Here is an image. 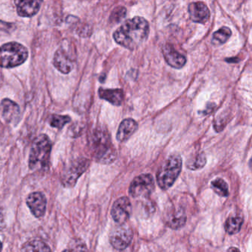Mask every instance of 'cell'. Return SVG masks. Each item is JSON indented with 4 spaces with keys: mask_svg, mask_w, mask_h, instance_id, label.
<instances>
[{
    "mask_svg": "<svg viewBox=\"0 0 252 252\" xmlns=\"http://www.w3.org/2000/svg\"><path fill=\"white\" fill-rule=\"evenodd\" d=\"M167 226L173 229L183 227L186 222V216L183 209H176L169 213L165 220Z\"/></svg>",
    "mask_w": 252,
    "mask_h": 252,
    "instance_id": "18",
    "label": "cell"
},
{
    "mask_svg": "<svg viewBox=\"0 0 252 252\" xmlns=\"http://www.w3.org/2000/svg\"><path fill=\"white\" fill-rule=\"evenodd\" d=\"M17 13L22 17H31L38 13L43 0H14Z\"/></svg>",
    "mask_w": 252,
    "mask_h": 252,
    "instance_id": "13",
    "label": "cell"
},
{
    "mask_svg": "<svg viewBox=\"0 0 252 252\" xmlns=\"http://www.w3.org/2000/svg\"><path fill=\"white\" fill-rule=\"evenodd\" d=\"M1 242H0V252H1Z\"/></svg>",
    "mask_w": 252,
    "mask_h": 252,
    "instance_id": "30",
    "label": "cell"
},
{
    "mask_svg": "<svg viewBox=\"0 0 252 252\" xmlns=\"http://www.w3.org/2000/svg\"><path fill=\"white\" fill-rule=\"evenodd\" d=\"M127 15V9L122 6L114 9L110 16V21L112 23H118L121 22Z\"/></svg>",
    "mask_w": 252,
    "mask_h": 252,
    "instance_id": "25",
    "label": "cell"
},
{
    "mask_svg": "<svg viewBox=\"0 0 252 252\" xmlns=\"http://www.w3.org/2000/svg\"><path fill=\"white\" fill-rule=\"evenodd\" d=\"M244 223V219L241 216H231L226 220L225 229L229 235H235L241 231Z\"/></svg>",
    "mask_w": 252,
    "mask_h": 252,
    "instance_id": "19",
    "label": "cell"
},
{
    "mask_svg": "<svg viewBox=\"0 0 252 252\" xmlns=\"http://www.w3.org/2000/svg\"><path fill=\"white\" fill-rule=\"evenodd\" d=\"M227 252H241L238 249L235 248V247H231L230 249H229Z\"/></svg>",
    "mask_w": 252,
    "mask_h": 252,
    "instance_id": "28",
    "label": "cell"
},
{
    "mask_svg": "<svg viewBox=\"0 0 252 252\" xmlns=\"http://www.w3.org/2000/svg\"><path fill=\"white\" fill-rule=\"evenodd\" d=\"M90 148L98 162L109 164L115 159V148L112 146L109 134L104 129L97 128L92 133Z\"/></svg>",
    "mask_w": 252,
    "mask_h": 252,
    "instance_id": "2",
    "label": "cell"
},
{
    "mask_svg": "<svg viewBox=\"0 0 252 252\" xmlns=\"http://www.w3.org/2000/svg\"><path fill=\"white\" fill-rule=\"evenodd\" d=\"M1 116L6 123L16 126L20 121V109L19 105L10 99H3L0 103Z\"/></svg>",
    "mask_w": 252,
    "mask_h": 252,
    "instance_id": "11",
    "label": "cell"
},
{
    "mask_svg": "<svg viewBox=\"0 0 252 252\" xmlns=\"http://www.w3.org/2000/svg\"><path fill=\"white\" fill-rule=\"evenodd\" d=\"M99 97L101 99L109 102L113 106H121L124 100V93L120 89H103L99 90Z\"/></svg>",
    "mask_w": 252,
    "mask_h": 252,
    "instance_id": "17",
    "label": "cell"
},
{
    "mask_svg": "<svg viewBox=\"0 0 252 252\" xmlns=\"http://www.w3.org/2000/svg\"><path fill=\"white\" fill-rule=\"evenodd\" d=\"M189 17L195 23L204 24L210 17V11L205 3L196 1L189 5Z\"/></svg>",
    "mask_w": 252,
    "mask_h": 252,
    "instance_id": "14",
    "label": "cell"
},
{
    "mask_svg": "<svg viewBox=\"0 0 252 252\" xmlns=\"http://www.w3.org/2000/svg\"><path fill=\"white\" fill-rule=\"evenodd\" d=\"M52 143L48 136L41 134L36 138L31 146L29 157V167L31 170H39L48 166Z\"/></svg>",
    "mask_w": 252,
    "mask_h": 252,
    "instance_id": "3",
    "label": "cell"
},
{
    "mask_svg": "<svg viewBox=\"0 0 252 252\" xmlns=\"http://www.w3.org/2000/svg\"><path fill=\"white\" fill-rule=\"evenodd\" d=\"M28 50L25 46L18 42H9L0 47V66L13 68L26 62Z\"/></svg>",
    "mask_w": 252,
    "mask_h": 252,
    "instance_id": "4",
    "label": "cell"
},
{
    "mask_svg": "<svg viewBox=\"0 0 252 252\" xmlns=\"http://www.w3.org/2000/svg\"><path fill=\"white\" fill-rule=\"evenodd\" d=\"M15 28H16V26H15L14 24L3 22V21L0 20V31L10 32L14 31Z\"/></svg>",
    "mask_w": 252,
    "mask_h": 252,
    "instance_id": "27",
    "label": "cell"
},
{
    "mask_svg": "<svg viewBox=\"0 0 252 252\" xmlns=\"http://www.w3.org/2000/svg\"><path fill=\"white\" fill-rule=\"evenodd\" d=\"M163 54L166 62L171 67L180 69L186 64V57L176 51L171 44L164 46L163 48Z\"/></svg>",
    "mask_w": 252,
    "mask_h": 252,
    "instance_id": "15",
    "label": "cell"
},
{
    "mask_svg": "<svg viewBox=\"0 0 252 252\" xmlns=\"http://www.w3.org/2000/svg\"><path fill=\"white\" fill-rule=\"evenodd\" d=\"M133 238V231L124 224L114 228L109 236V242L115 250H125L131 244Z\"/></svg>",
    "mask_w": 252,
    "mask_h": 252,
    "instance_id": "9",
    "label": "cell"
},
{
    "mask_svg": "<svg viewBox=\"0 0 252 252\" xmlns=\"http://www.w3.org/2000/svg\"><path fill=\"white\" fill-rule=\"evenodd\" d=\"M137 122L131 118L125 119L121 123L117 132V140L120 142H126L137 130Z\"/></svg>",
    "mask_w": 252,
    "mask_h": 252,
    "instance_id": "16",
    "label": "cell"
},
{
    "mask_svg": "<svg viewBox=\"0 0 252 252\" xmlns=\"http://www.w3.org/2000/svg\"><path fill=\"white\" fill-rule=\"evenodd\" d=\"M207 163V157L204 154H199L192 161L189 162V167L191 170H196L203 168Z\"/></svg>",
    "mask_w": 252,
    "mask_h": 252,
    "instance_id": "24",
    "label": "cell"
},
{
    "mask_svg": "<svg viewBox=\"0 0 252 252\" xmlns=\"http://www.w3.org/2000/svg\"><path fill=\"white\" fill-rule=\"evenodd\" d=\"M1 76H0V87H1Z\"/></svg>",
    "mask_w": 252,
    "mask_h": 252,
    "instance_id": "29",
    "label": "cell"
},
{
    "mask_svg": "<svg viewBox=\"0 0 252 252\" xmlns=\"http://www.w3.org/2000/svg\"><path fill=\"white\" fill-rule=\"evenodd\" d=\"M149 25L147 21L136 16L124 22L113 34L115 42L128 50H133L147 39Z\"/></svg>",
    "mask_w": 252,
    "mask_h": 252,
    "instance_id": "1",
    "label": "cell"
},
{
    "mask_svg": "<svg viewBox=\"0 0 252 252\" xmlns=\"http://www.w3.org/2000/svg\"><path fill=\"white\" fill-rule=\"evenodd\" d=\"M69 252H89L84 243L80 241H72Z\"/></svg>",
    "mask_w": 252,
    "mask_h": 252,
    "instance_id": "26",
    "label": "cell"
},
{
    "mask_svg": "<svg viewBox=\"0 0 252 252\" xmlns=\"http://www.w3.org/2000/svg\"><path fill=\"white\" fill-rule=\"evenodd\" d=\"M75 57L68 44L62 45L56 50L53 57V65L63 74H68L73 69Z\"/></svg>",
    "mask_w": 252,
    "mask_h": 252,
    "instance_id": "8",
    "label": "cell"
},
{
    "mask_svg": "<svg viewBox=\"0 0 252 252\" xmlns=\"http://www.w3.org/2000/svg\"><path fill=\"white\" fill-rule=\"evenodd\" d=\"M27 205L36 218L44 216L47 206V200L44 194L39 192H32L26 200Z\"/></svg>",
    "mask_w": 252,
    "mask_h": 252,
    "instance_id": "12",
    "label": "cell"
},
{
    "mask_svg": "<svg viewBox=\"0 0 252 252\" xmlns=\"http://www.w3.org/2000/svg\"><path fill=\"white\" fill-rule=\"evenodd\" d=\"M212 189L220 197H227L229 195V186L223 179L220 178L215 179L211 182Z\"/></svg>",
    "mask_w": 252,
    "mask_h": 252,
    "instance_id": "21",
    "label": "cell"
},
{
    "mask_svg": "<svg viewBox=\"0 0 252 252\" xmlns=\"http://www.w3.org/2000/svg\"><path fill=\"white\" fill-rule=\"evenodd\" d=\"M25 252H51L50 247L40 241H34L25 244L24 247Z\"/></svg>",
    "mask_w": 252,
    "mask_h": 252,
    "instance_id": "22",
    "label": "cell"
},
{
    "mask_svg": "<svg viewBox=\"0 0 252 252\" xmlns=\"http://www.w3.org/2000/svg\"><path fill=\"white\" fill-rule=\"evenodd\" d=\"M132 204L127 197H121L115 201L111 210V216L114 221L118 224H124L130 219Z\"/></svg>",
    "mask_w": 252,
    "mask_h": 252,
    "instance_id": "10",
    "label": "cell"
},
{
    "mask_svg": "<svg viewBox=\"0 0 252 252\" xmlns=\"http://www.w3.org/2000/svg\"><path fill=\"white\" fill-rule=\"evenodd\" d=\"M232 35V31L227 27H223L213 34L212 43L214 45L220 46L225 44Z\"/></svg>",
    "mask_w": 252,
    "mask_h": 252,
    "instance_id": "20",
    "label": "cell"
},
{
    "mask_svg": "<svg viewBox=\"0 0 252 252\" xmlns=\"http://www.w3.org/2000/svg\"><path fill=\"white\" fill-rule=\"evenodd\" d=\"M155 189V182L150 174H142L135 178L129 189L133 198H146Z\"/></svg>",
    "mask_w": 252,
    "mask_h": 252,
    "instance_id": "6",
    "label": "cell"
},
{
    "mask_svg": "<svg viewBox=\"0 0 252 252\" xmlns=\"http://www.w3.org/2000/svg\"><path fill=\"white\" fill-rule=\"evenodd\" d=\"M90 160L81 158L71 163V165L65 169L62 176V184L66 188L75 186L78 178L84 173L90 165Z\"/></svg>",
    "mask_w": 252,
    "mask_h": 252,
    "instance_id": "7",
    "label": "cell"
},
{
    "mask_svg": "<svg viewBox=\"0 0 252 252\" xmlns=\"http://www.w3.org/2000/svg\"><path fill=\"white\" fill-rule=\"evenodd\" d=\"M68 252V251H64V252Z\"/></svg>",
    "mask_w": 252,
    "mask_h": 252,
    "instance_id": "31",
    "label": "cell"
},
{
    "mask_svg": "<svg viewBox=\"0 0 252 252\" xmlns=\"http://www.w3.org/2000/svg\"><path fill=\"white\" fill-rule=\"evenodd\" d=\"M182 170V158L180 156L173 155L164 161L157 174V182L163 190L171 188Z\"/></svg>",
    "mask_w": 252,
    "mask_h": 252,
    "instance_id": "5",
    "label": "cell"
},
{
    "mask_svg": "<svg viewBox=\"0 0 252 252\" xmlns=\"http://www.w3.org/2000/svg\"><path fill=\"white\" fill-rule=\"evenodd\" d=\"M71 118L67 115H53L49 120V124L51 127L62 129L66 124L71 122Z\"/></svg>",
    "mask_w": 252,
    "mask_h": 252,
    "instance_id": "23",
    "label": "cell"
}]
</instances>
